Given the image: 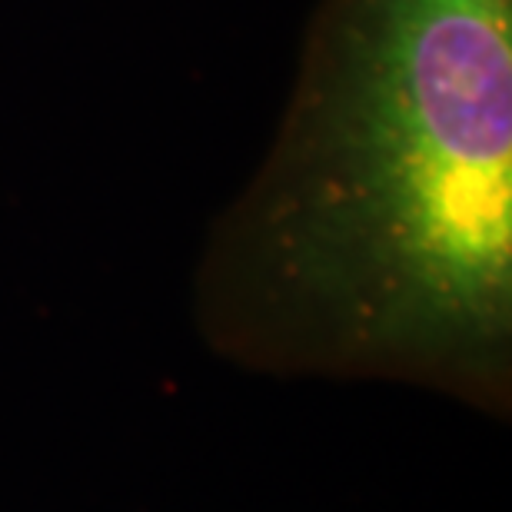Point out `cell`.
<instances>
[{"mask_svg":"<svg viewBox=\"0 0 512 512\" xmlns=\"http://www.w3.org/2000/svg\"><path fill=\"white\" fill-rule=\"evenodd\" d=\"M193 313L273 376L512 399V0H320Z\"/></svg>","mask_w":512,"mask_h":512,"instance_id":"1","label":"cell"}]
</instances>
